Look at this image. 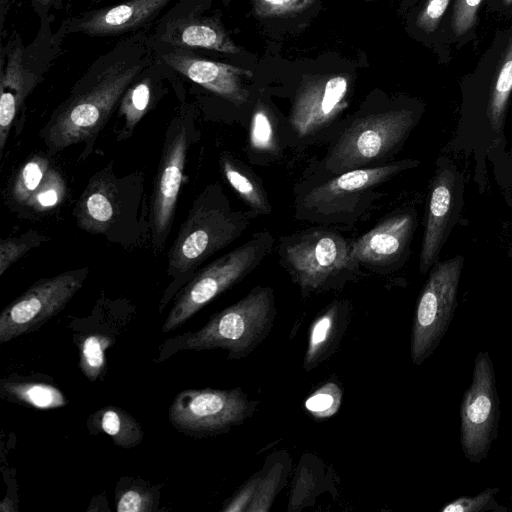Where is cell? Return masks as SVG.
I'll use <instances>...</instances> for the list:
<instances>
[{"instance_id":"obj_1","label":"cell","mask_w":512,"mask_h":512,"mask_svg":"<svg viewBox=\"0 0 512 512\" xmlns=\"http://www.w3.org/2000/svg\"><path fill=\"white\" fill-rule=\"evenodd\" d=\"M154 59L146 31L123 36L95 59L41 132L50 154L94 142L127 88Z\"/></svg>"},{"instance_id":"obj_2","label":"cell","mask_w":512,"mask_h":512,"mask_svg":"<svg viewBox=\"0 0 512 512\" xmlns=\"http://www.w3.org/2000/svg\"><path fill=\"white\" fill-rule=\"evenodd\" d=\"M258 214L232 206L218 183L207 186L195 199L168 255L167 274L172 278L161 299L162 312L199 266L237 240Z\"/></svg>"},{"instance_id":"obj_3","label":"cell","mask_w":512,"mask_h":512,"mask_svg":"<svg viewBox=\"0 0 512 512\" xmlns=\"http://www.w3.org/2000/svg\"><path fill=\"white\" fill-rule=\"evenodd\" d=\"M276 316L275 294L271 287L256 286L242 299L213 314L194 332L166 339L157 362L182 350L223 349L229 360L250 355L270 333Z\"/></svg>"},{"instance_id":"obj_4","label":"cell","mask_w":512,"mask_h":512,"mask_svg":"<svg viewBox=\"0 0 512 512\" xmlns=\"http://www.w3.org/2000/svg\"><path fill=\"white\" fill-rule=\"evenodd\" d=\"M413 160L387 162L335 175H324L302 188L295 200V218L320 226L357 222L382 196L383 185L400 172L417 166Z\"/></svg>"},{"instance_id":"obj_5","label":"cell","mask_w":512,"mask_h":512,"mask_svg":"<svg viewBox=\"0 0 512 512\" xmlns=\"http://www.w3.org/2000/svg\"><path fill=\"white\" fill-rule=\"evenodd\" d=\"M352 244L337 230L319 225L280 237L277 252L280 264L306 297L356 279L361 266L352 255Z\"/></svg>"},{"instance_id":"obj_6","label":"cell","mask_w":512,"mask_h":512,"mask_svg":"<svg viewBox=\"0 0 512 512\" xmlns=\"http://www.w3.org/2000/svg\"><path fill=\"white\" fill-rule=\"evenodd\" d=\"M50 18L39 22L34 39L24 44L18 31L2 42L0 53V150L3 154L10 130L28 96L44 80L61 52L67 36L64 25L52 30Z\"/></svg>"},{"instance_id":"obj_7","label":"cell","mask_w":512,"mask_h":512,"mask_svg":"<svg viewBox=\"0 0 512 512\" xmlns=\"http://www.w3.org/2000/svg\"><path fill=\"white\" fill-rule=\"evenodd\" d=\"M415 114L405 108L355 117L343 128L321 162L324 175L381 165L394 154L413 128Z\"/></svg>"},{"instance_id":"obj_8","label":"cell","mask_w":512,"mask_h":512,"mask_svg":"<svg viewBox=\"0 0 512 512\" xmlns=\"http://www.w3.org/2000/svg\"><path fill=\"white\" fill-rule=\"evenodd\" d=\"M274 242L270 231H257L242 245L198 270L179 293L162 331L176 329L217 296L243 280L270 254Z\"/></svg>"},{"instance_id":"obj_9","label":"cell","mask_w":512,"mask_h":512,"mask_svg":"<svg viewBox=\"0 0 512 512\" xmlns=\"http://www.w3.org/2000/svg\"><path fill=\"white\" fill-rule=\"evenodd\" d=\"M258 404V400H250L241 388L187 389L171 402L168 418L185 435L214 436L243 424Z\"/></svg>"},{"instance_id":"obj_10","label":"cell","mask_w":512,"mask_h":512,"mask_svg":"<svg viewBox=\"0 0 512 512\" xmlns=\"http://www.w3.org/2000/svg\"><path fill=\"white\" fill-rule=\"evenodd\" d=\"M463 263L462 256L437 263L420 293L410 342L411 360L417 366L434 353L450 326Z\"/></svg>"},{"instance_id":"obj_11","label":"cell","mask_w":512,"mask_h":512,"mask_svg":"<svg viewBox=\"0 0 512 512\" xmlns=\"http://www.w3.org/2000/svg\"><path fill=\"white\" fill-rule=\"evenodd\" d=\"M500 400L493 362L487 351L474 360L472 381L460 406V443L464 457L479 464L498 437Z\"/></svg>"},{"instance_id":"obj_12","label":"cell","mask_w":512,"mask_h":512,"mask_svg":"<svg viewBox=\"0 0 512 512\" xmlns=\"http://www.w3.org/2000/svg\"><path fill=\"white\" fill-rule=\"evenodd\" d=\"M192 108L183 106L173 117L165 134L150 204L153 244L164 246L170 231L181 185L187 151L195 133Z\"/></svg>"},{"instance_id":"obj_13","label":"cell","mask_w":512,"mask_h":512,"mask_svg":"<svg viewBox=\"0 0 512 512\" xmlns=\"http://www.w3.org/2000/svg\"><path fill=\"white\" fill-rule=\"evenodd\" d=\"M89 269L79 268L36 281L0 315V343L39 329L56 316L82 287Z\"/></svg>"},{"instance_id":"obj_14","label":"cell","mask_w":512,"mask_h":512,"mask_svg":"<svg viewBox=\"0 0 512 512\" xmlns=\"http://www.w3.org/2000/svg\"><path fill=\"white\" fill-rule=\"evenodd\" d=\"M155 55L180 74L235 105L245 104L249 91L245 80L253 73L240 67L202 57L194 49L176 47L148 34Z\"/></svg>"},{"instance_id":"obj_15","label":"cell","mask_w":512,"mask_h":512,"mask_svg":"<svg viewBox=\"0 0 512 512\" xmlns=\"http://www.w3.org/2000/svg\"><path fill=\"white\" fill-rule=\"evenodd\" d=\"M200 0H179L155 23L149 36L187 49H207L236 54V46L215 18L202 13Z\"/></svg>"},{"instance_id":"obj_16","label":"cell","mask_w":512,"mask_h":512,"mask_svg":"<svg viewBox=\"0 0 512 512\" xmlns=\"http://www.w3.org/2000/svg\"><path fill=\"white\" fill-rule=\"evenodd\" d=\"M173 0H125L94 8L62 21L68 34L118 37L149 30Z\"/></svg>"},{"instance_id":"obj_17","label":"cell","mask_w":512,"mask_h":512,"mask_svg":"<svg viewBox=\"0 0 512 512\" xmlns=\"http://www.w3.org/2000/svg\"><path fill=\"white\" fill-rule=\"evenodd\" d=\"M349 81L344 75L317 76L298 89L289 124L300 139L324 130L347 108Z\"/></svg>"},{"instance_id":"obj_18","label":"cell","mask_w":512,"mask_h":512,"mask_svg":"<svg viewBox=\"0 0 512 512\" xmlns=\"http://www.w3.org/2000/svg\"><path fill=\"white\" fill-rule=\"evenodd\" d=\"M415 224V213L411 211L386 217L353 241L354 259L374 272L390 271L408 251Z\"/></svg>"},{"instance_id":"obj_19","label":"cell","mask_w":512,"mask_h":512,"mask_svg":"<svg viewBox=\"0 0 512 512\" xmlns=\"http://www.w3.org/2000/svg\"><path fill=\"white\" fill-rule=\"evenodd\" d=\"M66 182L61 172L45 155L30 157L17 171L10 196L20 208L36 214L54 211L66 196Z\"/></svg>"},{"instance_id":"obj_20","label":"cell","mask_w":512,"mask_h":512,"mask_svg":"<svg viewBox=\"0 0 512 512\" xmlns=\"http://www.w3.org/2000/svg\"><path fill=\"white\" fill-rule=\"evenodd\" d=\"M123 196L114 173L105 169L96 173L78 199L74 216L80 229L107 234L120 219Z\"/></svg>"},{"instance_id":"obj_21","label":"cell","mask_w":512,"mask_h":512,"mask_svg":"<svg viewBox=\"0 0 512 512\" xmlns=\"http://www.w3.org/2000/svg\"><path fill=\"white\" fill-rule=\"evenodd\" d=\"M155 54V53H154ZM177 72L155 55V59L139 74L123 94L118 114L124 125L117 140L129 138L140 120L164 94V80L176 78Z\"/></svg>"},{"instance_id":"obj_22","label":"cell","mask_w":512,"mask_h":512,"mask_svg":"<svg viewBox=\"0 0 512 512\" xmlns=\"http://www.w3.org/2000/svg\"><path fill=\"white\" fill-rule=\"evenodd\" d=\"M455 175L449 169L437 173L429 197L419 269L425 274L435 264L446 240L456 191Z\"/></svg>"},{"instance_id":"obj_23","label":"cell","mask_w":512,"mask_h":512,"mask_svg":"<svg viewBox=\"0 0 512 512\" xmlns=\"http://www.w3.org/2000/svg\"><path fill=\"white\" fill-rule=\"evenodd\" d=\"M351 311L349 300H335L313 320L303 358L304 371L316 369L336 352L348 328Z\"/></svg>"},{"instance_id":"obj_24","label":"cell","mask_w":512,"mask_h":512,"mask_svg":"<svg viewBox=\"0 0 512 512\" xmlns=\"http://www.w3.org/2000/svg\"><path fill=\"white\" fill-rule=\"evenodd\" d=\"M219 164L226 181L250 210L258 215L272 212L260 179L248 166L227 153L220 156Z\"/></svg>"},{"instance_id":"obj_25","label":"cell","mask_w":512,"mask_h":512,"mask_svg":"<svg viewBox=\"0 0 512 512\" xmlns=\"http://www.w3.org/2000/svg\"><path fill=\"white\" fill-rule=\"evenodd\" d=\"M91 434L104 433L119 447L130 449L143 440L141 425L125 410L117 406L102 407L87 420Z\"/></svg>"},{"instance_id":"obj_26","label":"cell","mask_w":512,"mask_h":512,"mask_svg":"<svg viewBox=\"0 0 512 512\" xmlns=\"http://www.w3.org/2000/svg\"><path fill=\"white\" fill-rule=\"evenodd\" d=\"M276 116L264 103L253 110L248 137L250 157L275 159L281 154V141Z\"/></svg>"},{"instance_id":"obj_27","label":"cell","mask_w":512,"mask_h":512,"mask_svg":"<svg viewBox=\"0 0 512 512\" xmlns=\"http://www.w3.org/2000/svg\"><path fill=\"white\" fill-rule=\"evenodd\" d=\"M0 393L1 397L7 401L26 404L41 410L63 407L68 402L61 390L54 385L42 382L2 380Z\"/></svg>"},{"instance_id":"obj_28","label":"cell","mask_w":512,"mask_h":512,"mask_svg":"<svg viewBox=\"0 0 512 512\" xmlns=\"http://www.w3.org/2000/svg\"><path fill=\"white\" fill-rule=\"evenodd\" d=\"M512 91V36L508 41L503 57L491 87L487 115L491 127L498 131L503 123L509 96Z\"/></svg>"},{"instance_id":"obj_29","label":"cell","mask_w":512,"mask_h":512,"mask_svg":"<svg viewBox=\"0 0 512 512\" xmlns=\"http://www.w3.org/2000/svg\"><path fill=\"white\" fill-rule=\"evenodd\" d=\"M111 345V337L100 332L89 333L78 344L79 368L90 381H96L104 375L106 351Z\"/></svg>"},{"instance_id":"obj_30","label":"cell","mask_w":512,"mask_h":512,"mask_svg":"<svg viewBox=\"0 0 512 512\" xmlns=\"http://www.w3.org/2000/svg\"><path fill=\"white\" fill-rule=\"evenodd\" d=\"M288 469L285 462L274 463L263 473L257 492L247 512H268L284 484Z\"/></svg>"},{"instance_id":"obj_31","label":"cell","mask_w":512,"mask_h":512,"mask_svg":"<svg viewBox=\"0 0 512 512\" xmlns=\"http://www.w3.org/2000/svg\"><path fill=\"white\" fill-rule=\"evenodd\" d=\"M115 499L117 512H150L156 509L158 496L150 487L130 481L127 485L118 483Z\"/></svg>"},{"instance_id":"obj_32","label":"cell","mask_w":512,"mask_h":512,"mask_svg":"<svg viewBox=\"0 0 512 512\" xmlns=\"http://www.w3.org/2000/svg\"><path fill=\"white\" fill-rule=\"evenodd\" d=\"M342 396L341 386L334 381H328L308 396L305 408L316 419L330 418L338 412Z\"/></svg>"},{"instance_id":"obj_33","label":"cell","mask_w":512,"mask_h":512,"mask_svg":"<svg viewBox=\"0 0 512 512\" xmlns=\"http://www.w3.org/2000/svg\"><path fill=\"white\" fill-rule=\"evenodd\" d=\"M47 237L34 230L16 237L4 238L0 241V275L32 248L41 245Z\"/></svg>"},{"instance_id":"obj_34","label":"cell","mask_w":512,"mask_h":512,"mask_svg":"<svg viewBox=\"0 0 512 512\" xmlns=\"http://www.w3.org/2000/svg\"><path fill=\"white\" fill-rule=\"evenodd\" d=\"M499 487H487L475 496H463L454 499L440 509L441 512H484V511H507V508L500 507L496 501V494Z\"/></svg>"},{"instance_id":"obj_35","label":"cell","mask_w":512,"mask_h":512,"mask_svg":"<svg viewBox=\"0 0 512 512\" xmlns=\"http://www.w3.org/2000/svg\"><path fill=\"white\" fill-rule=\"evenodd\" d=\"M314 0H255L254 10L260 17H280L300 13Z\"/></svg>"},{"instance_id":"obj_36","label":"cell","mask_w":512,"mask_h":512,"mask_svg":"<svg viewBox=\"0 0 512 512\" xmlns=\"http://www.w3.org/2000/svg\"><path fill=\"white\" fill-rule=\"evenodd\" d=\"M483 0H456L452 13V28L457 36L466 33L475 23Z\"/></svg>"},{"instance_id":"obj_37","label":"cell","mask_w":512,"mask_h":512,"mask_svg":"<svg viewBox=\"0 0 512 512\" xmlns=\"http://www.w3.org/2000/svg\"><path fill=\"white\" fill-rule=\"evenodd\" d=\"M263 470L253 475L221 509L222 512H247L263 476Z\"/></svg>"},{"instance_id":"obj_38","label":"cell","mask_w":512,"mask_h":512,"mask_svg":"<svg viewBox=\"0 0 512 512\" xmlns=\"http://www.w3.org/2000/svg\"><path fill=\"white\" fill-rule=\"evenodd\" d=\"M451 0H427L418 14L416 24L425 32H433L438 27Z\"/></svg>"},{"instance_id":"obj_39","label":"cell","mask_w":512,"mask_h":512,"mask_svg":"<svg viewBox=\"0 0 512 512\" xmlns=\"http://www.w3.org/2000/svg\"><path fill=\"white\" fill-rule=\"evenodd\" d=\"M64 0H31V9L39 22L54 18L52 10H60Z\"/></svg>"},{"instance_id":"obj_40","label":"cell","mask_w":512,"mask_h":512,"mask_svg":"<svg viewBox=\"0 0 512 512\" xmlns=\"http://www.w3.org/2000/svg\"><path fill=\"white\" fill-rule=\"evenodd\" d=\"M102 1H104V0H91V3L92 4H98V3L102 2Z\"/></svg>"},{"instance_id":"obj_41","label":"cell","mask_w":512,"mask_h":512,"mask_svg":"<svg viewBox=\"0 0 512 512\" xmlns=\"http://www.w3.org/2000/svg\"><path fill=\"white\" fill-rule=\"evenodd\" d=\"M503 2H504L506 5H510V4H512V0H503Z\"/></svg>"},{"instance_id":"obj_42","label":"cell","mask_w":512,"mask_h":512,"mask_svg":"<svg viewBox=\"0 0 512 512\" xmlns=\"http://www.w3.org/2000/svg\"><path fill=\"white\" fill-rule=\"evenodd\" d=\"M19 3H23L25 2L26 0H17Z\"/></svg>"}]
</instances>
